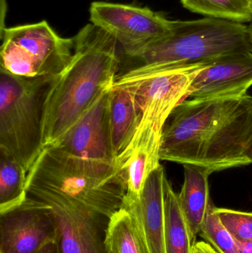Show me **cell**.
<instances>
[{
  "instance_id": "cell-9",
  "label": "cell",
  "mask_w": 252,
  "mask_h": 253,
  "mask_svg": "<svg viewBox=\"0 0 252 253\" xmlns=\"http://www.w3.org/2000/svg\"><path fill=\"white\" fill-rule=\"evenodd\" d=\"M28 196L53 208L60 253H109L105 242L111 217L56 195L34 193Z\"/></svg>"
},
{
  "instance_id": "cell-23",
  "label": "cell",
  "mask_w": 252,
  "mask_h": 253,
  "mask_svg": "<svg viewBox=\"0 0 252 253\" xmlns=\"http://www.w3.org/2000/svg\"><path fill=\"white\" fill-rule=\"evenodd\" d=\"M235 242L238 253H252V242Z\"/></svg>"
},
{
  "instance_id": "cell-24",
  "label": "cell",
  "mask_w": 252,
  "mask_h": 253,
  "mask_svg": "<svg viewBox=\"0 0 252 253\" xmlns=\"http://www.w3.org/2000/svg\"><path fill=\"white\" fill-rule=\"evenodd\" d=\"M38 253H60L58 242H50L43 247Z\"/></svg>"
},
{
  "instance_id": "cell-20",
  "label": "cell",
  "mask_w": 252,
  "mask_h": 253,
  "mask_svg": "<svg viewBox=\"0 0 252 253\" xmlns=\"http://www.w3.org/2000/svg\"><path fill=\"white\" fill-rule=\"evenodd\" d=\"M216 208L210 202L199 235L219 253H238L236 242L219 219Z\"/></svg>"
},
{
  "instance_id": "cell-6",
  "label": "cell",
  "mask_w": 252,
  "mask_h": 253,
  "mask_svg": "<svg viewBox=\"0 0 252 253\" xmlns=\"http://www.w3.org/2000/svg\"><path fill=\"white\" fill-rule=\"evenodd\" d=\"M207 62L153 68H129L114 84L130 87L140 114L137 132H162L173 111L190 96L191 86Z\"/></svg>"
},
{
  "instance_id": "cell-3",
  "label": "cell",
  "mask_w": 252,
  "mask_h": 253,
  "mask_svg": "<svg viewBox=\"0 0 252 253\" xmlns=\"http://www.w3.org/2000/svg\"><path fill=\"white\" fill-rule=\"evenodd\" d=\"M26 189L28 194L56 195L111 217L122 207L127 186L119 165L74 157L47 146L28 172Z\"/></svg>"
},
{
  "instance_id": "cell-13",
  "label": "cell",
  "mask_w": 252,
  "mask_h": 253,
  "mask_svg": "<svg viewBox=\"0 0 252 253\" xmlns=\"http://www.w3.org/2000/svg\"><path fill=\"white\" fill-rule=\"evenodd\" d=\"M252 86V52L232 53L209 61L191 86L192 99L233 97Z\"/></svg>"
},
{
  "instance_id": "cell-16",
  "label": "cell",
  "mask_w": 252,
  "mask_h": 253,
  "mask_svg": "<svg viewBox=\"0 0 252 253\" xmlns=\"http://www.w3.org/2000/svg\"><path fill=\"white\" fill-rule=\"evenodd\" d=\"M164 189L166 253H192L195 244L179 204V194L167 177Z\"/></svg>"
},
{
  "instance_id": "cell-14",
  "label": "cell",
  "mask_w": 252,
  "mask_h": 253,
  "mask_svg": "<svg viewBox=\"0 0 252 253\" xmlns=\"http://www.w3.org/2000/svg\"><path fill=\"white\" fill-rule=\"evenodd\" d=\"M184 179L179 201L194 244L201 232L211 199L209 177L213 172L205 168L185 165Z\"/></svg>"
},
{
  "instance_id": "cell-21",
  "label": "cell",
  "mask_w": 252,
  "mask_h": 253,
  "mask_svg": "<svg viewBox=\"0 0 252 253\" xmlns=\"http://www.w3.org/2000/svg\"><path fill=\"white\" fill-rule=\"evenodd\" d=\"M216 212L235 241L252 242V212L217 208Z\"/></svg>"
},
{
  "instance_id": "cell-18",
  "label": "cell",
  "mask_w": 252,
  "mask_h": 253,
  "mask_svg": "<svg viewBox=\"0 0 252 253\" xmlns=\"http://www.w3.org/2000/svg\"><path fill=\"white\" fill-rule=\"evenodd\" d=\"M105 243L109 253H144L131 215L123 208L111 216Z\"/></svg>"
},
{
  "instance_id": "cell-5",
  "label": "cell",
  "mask_w": 252,
  "mask_h": 253,
  "mask_svg": "<svg viewBox=\"0 0 252 253\" xmlns=\"http://www.w3.org/2000/svg\"><path fill=\"white\" fill-rule=\"evenodd\" d=\"M55 77H17L0 70V148L26 169L43 149V112Z\"/></svg>"
},
{
  "instance_id": "cell-10",
  "label": "cell",
  "mask_w": 252,
  "mask_h": 253,
  "mask_svg": "<svg viewBox=\"0 0 252 253\" xmlns=\"http://www.w3.org/2000/svg\"><path fill=\"white\" fill-rule=\"evenodd\" d=\"M53 208L28 196L20 205L0 212V253H38L58 242Z\"/></svg>"
},
{
  "instance_id": "cell-1",
  "label": "cell",
  "mask_w": 252,
  "mask_h": 253,
  "mask_svg": "<svg viewBox=\"0 0 252 253\" xmlns=\"http://www.w3.org/2000/svg\"><path fill=\"white\" fill-rule=\"evenodd\" d=\"M159 156L212 172L252 164V96L183 101L164 126Z\"/></svg>"
},
{
  "instance_id": "cell-22",
  "label": "cell",
  "mask_w": 252,
  "mask_h": 253,
  "mask_svg": "<svg viewBox=\"0 0 252 253\" xmlns=\"http://www.w3.org/2000/svg\"><path fill=\"white\" fill-rule=\"evenodd\" d=\"M192 253H219L205 241L195 242Z\"/></svg>"
},
{
  "instance_id": "cell-26",
  "label": "cell",
  "mask_w": 252,
  "mask_h": 253,
  "mask_svg": "<svg viewBox=\"0 0 252 253\" xmlns=\"http://www.w3.org/2000/svg\"><path fill=\"white\" fill-rule=\"evenodd\" d=\"M250 1H251L252 4V0H250Z\"/></svg>"
},
{
  "instance_id": "cell-12",
  "label": "cell",
  "mask_w": 252,
  "mask_h": 253,
  "mask_svg": "<svg viewBox=\"0 0 252 253\" xmlns=\"http://www.w3.org/2000/svg\"><path fill=\"white\" fill-rule=\"evenodd\" d=\"M164 167L148 176L139 198L125 196L122 207L130 212L144 253H166Z\"/></svg>"
},
{
  "instance_id": "cell-11",
  "label": "cell",
  "mask_w": 252,
  "mask_h": 253,
  "mask_svg": "<svg viewBox=\"0 0 252 253\" xmlns=\"http://www.w3.org/2000/svg\"><path fill=\"white\" fill-rule=\"evenodd\" d=\"M110 88L105 90L78 121L52 146L74 157L118 165L109 124Z\"/></svg>"
},
{
  "instance_id": "cell-19",
  "label": "cell",
  "mask_w": 252,
  "mask_h": 253,
  "mask_svg": "<svg viewBox=\"0 0 252 253\" xmlns=\"http://www.w3.org/2000/svg\"><path fill=\"white\" fill-rule=\"evenodd\" d=\"M183 7L194 13L238 22L252 20L250 0H181Z\"/></svg>"
},
{
  "instance_id": "cell-8",
  "label": "cell",
  "mask_w": 252,
  "mask_h": 253,
  "mask_svg": "<svg viewBox=\"0 0 252 253\" xmlns=\"http://www.w3.org/2000/svg\"><path fill=\"white\" fill-rule=\"evenodd\" d=\"M90 16L92 24L115 37L122 55L162 37L173 25V21L148 7L105 1L92 3Z\"/></svg>"
},
{
  "instance_id": "cell-7",
  "label": "cell",
  "mask_w": 252,
  "mask_h": 253,
  "mask_svg": "<svg viewBox=\"0 0 252 253\" xmlns=\"http://www.w3.org/2000/svg\"><path fill=\"white\" fill-rule=\"evenodd\" d=\"M1 69L17 77H56L69 65L73 38L58 35L46 21L4 28Z\"/></svg>"
},
{
  "instance_id": "cell-25",
  "label": "cell",
  "mask_w": 252,
  "mask_h": 253,
  "mask_svg": "<svg viewBox=\"0 0 252 253\" xmlns=\"http://www.w3.org/2000/svg\"><path fill=\"white\" fill-rule=\"evenodd\" d=\"M251 24L250 25V33H251L252 42V20L251 21Z\"/></svg>"
},
{
  "instance_id": "cell-15",
  "label": "cell",
  "mask_w": 252,
  "mask_h": 253,
  "mask_svg": "<svg viewBox=\"0 0 252 253\" xmlns=\"http://www.w3.org/2000/svg\"><path fill=\"white\" fill-rule=\"evenodd\" d=\"M139 122V108L130 87L113 84L109 89V124L117 160L133 140Z\"/></svg>"
},
{
  "instance_id": "cell-2",
  "label": "cell",
  "mask_w": 252,
  "mask_h": 253,
  "mask_svg": "<svg viewBox=\"0 0 252 253\" xmlns=\"http://www.w3.org/2000/svg\"><path fill=\"white\" fill-rule=\"evenodd\" d=\"M73 41L72 59L54 77L44 99L43 148L54 145L118 76L121 58L113 36L90 23Z\"/></svg>"
},
{
  "instance_id": "cell-17",
  "label": "cell",
  "mask_w": 252,
  "mask_h": 253,
  "mask_svg": "<svg viewBox=\"0 0 252 253\" xmlns=\"http://www.w3.org/2000/svg\"><path fill=\"white\" fill-rule=\"evenodd\" d=\"M28 172L10 153L0 148V212L22 204L28 197Z\"/></svg>"
},
{
  "instance_id": "cell-4",
  "label": "cell",
  "mask_w": 252,
  "mask_h": 253,
  "mask_svg": "<svg viewBox=\"0 0 252 253\" xmlns=\"http://www.w3.org/2000/svg\"><path fill=\"white\" fill-rule=\"evenodd\" d=\"M243 52H252L250 25L207 17L173 21L168 33L121 56L133 62L132 68H153L207 62Z\"/></svg>"
}]
</instances>
